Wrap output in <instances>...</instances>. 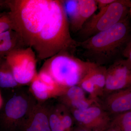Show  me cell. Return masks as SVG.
Returning a JSON list of instances; mask_svg holds the SVG:
<instances>
[{
  "mask_svg": "<svg viewBox=\"0 0 131 131\" xmlns=\"http://www.w3.org/2000/svg\"><path fill=\"white\" fill-rule=\"evenodd\" d=\"M130 16L107 30L77 42L76 54L81 59L99 66L124 58L122 53L131 42Z\"/></svg>",
  "mask_w": 131,
  "mask_h": 131,
  "instance_id": "1",
  "label": "cell"
},
{
  "mask_svg": "<svg viewBox=\"0 0 131 131\" xmlns=\"http://www.w3.org/2000/svg\"><path fill=\"white\" fill-rule=\"evenodd\" d=\"M77 42L71 35L62 1L51 0L47 20L32 48L37 58L47 59L63 51L75 54Z\"/></svg>",
  "mask_w": 131,
  "mask_h": 131,
  "instance_id": "2",
  "label": "cell"
},
{
  "mask_svg": "<svg viewBox=\"0 0 131 131\" xmlns=\"http://www.w3.org/2000/svg\"><path fill=\"white\" fill-rule=\"evenodd\" d=\"M51 0H7L15 30L32 48L46 22Z\"/></svg>",
  "mask_w": 131,
  "mask_h": 131,
  "instance_id": "3",
  "label": "cell"
},
{
  "mask_svg": "<svg viewBox=\"0 0 131 131\" xmlns=\"http://www.w3.org/2000/svg\"><path fill=\"white\" fill-rule=\"evenodd\" d=\"M95 64L81 59L69 52H61L46 59L41 70L49 74L65 89L78 85Z\"/></svg>",
  "mask_w": 131,
  "mask_h": 131,
  "instance_id": "4",
  "label": "cell"
},
{
  "mask_svg": "<svg viewBox=\"0 0 131 131\" xmlns=\"http://www.w3.org/2000/svg\"><path fill=\"white\" fill-rule=\"evenodd\" d=\"M131 2L128 0H115L113 2L100 9L77 33L81 42L98 33L109 29L131 15Z\"/></svg>",
  "mask_w": 131,
  "mask_h": 131,
  "instance_id": "5",
  "label": "cell"
},
{
  "mask_svg": "<svg viewBox=\"0 0 131 131\" xmlns=\"http://www.w3.org/2000/svg\"><path fill=\"white\" fill-rule=\"evenodd\" d=\"M37 103L26 94H16L12 96L5 106L2 119L4 128L8 131H22Z\"/></svg>",
  "mask_w": 131,
  "mask_h": 131,
  "instance_id": "6",
  "label": "cell"
},
{
  "mask_svg": "<svg viewBox=\"0 0 131 131\" xmlns=\"http://www.w3.org/2000/svg\"><path fill=\"white\" fill-rule=\"evenodd\" d=\"M5 59L20 86L30 84L37 74V58L31 47L16 49Z\"/></svg>",
  "mask_w": 131,
  "mask_h": 131,
  "instance_id": "7",
  "label": "cell"
},
{
  "mask_svg": "<svg viewBox=\"0 0 131 131\" xmlns=\"http://www.w3.org/2000/svg\"><path fill=\"white\" fill-rule=\"evenodd\" d=\"M70 111L77 126L89 131H104L111 124L112 117L98 102L84 110Z\"/></svg>",
  "mask_w": 131,
  "mask_h": 131,
  "instance_id": "8",
  "label": "cell"
},
{
  "mask_svg": "<svg viewBox=\"0 0 131 131\" xmlns=\"http://www.w3.org/2000/svg\"><path fill=\"white\" fill-rule=\"evenodd\" d=\"M70 32L76 34L98 9L96 0L62 1Z\"/></svg>",
  "mask_w": 131,
  "mask_h": 131,
  "instance_id": "9",
  "label": "cell"
},
{
  "mask_svg": "<svg viewBox=\"0 0 131 131\" xmlns=\"http://www.w3.org/2000/svg\"><path fill=\"white\" fill-rule=\"evenodd\" d=\"M131 84V62L121 59L107 68L103 95L130 88Z\"/></svg>",
  "mask_w": 131,
  "mask_h": 131,
  "instance_id": "10",
  "label": "cell"
},
{
  "mask_svg": "<svg viewBox=\"0 0 131 131\" xmlns=\"http://www.w3.org/2000/svg\"><path fill=\"white\" fill-rule=\"evenodd\" d=\"M102 98L98 103L112 117L131 110V87L106 94Z\"/></svg>",
  "mask_w": 131,
  "mask_h": 131,
  "instance_id": "11",
  "label": "cell"
},
{
  "mask_svg": "<svg viewBox=\"0 0 131 131\" xmlns=\"http://www.w3.org/2000/svg\"><path fill=\"white\" fill-rule=\"evenodd\" d=\"M105 66L95 65L89 71L78 86L90 95V99L97 101L98 96H103L105 84Z\"/></svg>",
  "mask_w": 131,
  "mask_h": 131,
  "instance_id": "12",
  "label": "cell"
},
{
  "mask_svg": "<svg viewBox=\"0 0 131 131\" xmlns=\"http://www.w3.org/2000/svg\"><path fill=\"white\" fill-rule=\"evenodd\" d=\"M49 107L37 102L22 131H51L49 124Z\"/></svg>",
  "mask_w": 131,
  "mask_h": 131,
  "instance_id": "13",
  "label": "cell"
},
{
  "mask_svg": "<svg viewBox=\"0 0 131 131\" xmlns=\"http://www.w3.org/2000/svg\"><path fill=\"white\" fill-rule=\"evenodd\" d=\"M30 84V93L38 103H44L50 98L60 97L67 90L57 84H47L40 80L37 74Z\"/></svg>",
  "mask_w": 131,
  "mask_h": 131,
  "instance_id": "14",
  "label": "cell"
},
{
  "mask_svg": "<svg viewBox=\"0 0 131 131\" xmlns=\"http://www.w3.org/2000/svg\"><path fill=\"white\" fill-rule=\"evenodd\" d=\"M28 47L16 31L10 30L0 34V59L16 49Z\"/></svg>",
  "mask_w": 131,
  "mask_h": 131,
  "instance_id": "15",
  "label": "cell"
},
{
  "mask_svg": "<svg viewBox=\"0 0 131 131\" xmlns=\"http://www.w3.org/2000/svg\"><path fill=\"white\" fill-rule=\"evenodd\" d=\"M19 86L6 59H0V87L2 88H13Z\"/></svg>",
  "mask_w": 131,
  "mask_h": 131,
  "instance_id": "16",
  "label": "cell"
},
{
  "mask_svg": "<svg viewBox=\"0 0 131 131\" xmlns=\"http://www.w3.org/2000/svg\"><path fill=\"white\" fill-rule=\"evenodd\" d=\"M110 124L119 129L121 131H131V111L112 117Z\"/></svg>",
  "mask_w": 131,
  "mask_h": 131,
  "instance_id": "17",
  "label": "cell"
},
{
  "mask_svg": "<svg viewBox=\"0 0 131 131\" xmlns=\"http://www.w3.org/2000/svg\"><path fill=\"white\" fill-rule=\"evenodd\" d=\"M59 97L61 100V103L63 104L71 101L86 98L85 92L78 85L69 88L64 93Z\"/></svg>",
  "mask_w": 131,
  "mask_h": 131,
  "instance_id": "18",
  "label": "cell"
},
{
  "mask_svg": "<svg viewBox=\"0 0 131 131\" xmlns=\"http://www.w3.org/2000/svg\"><path fill=\"white\" fill-rule=\"evenodd\" d=\"M49 120L51 131H66L61 122L55 106L50 108Z\"/></svg>",
  "mask_w": 131,
  "mask_h": 131,
  "instance_id": "19",
  "label": "cell"
},
{
  "mask_svg": "<svg viewBox=\"0 0 131 131\" xmlns=\"http://www.w3.org/2000/svg\"><path fill=\"white\" fill-rule=\"evenodd\" d=\"M10 30H15L9 12L1 14L0 34Z\"/></svg>",
  "mask_w": 131,
  "mask_h": 131,
  "instance_id": "20",
  "label": "cell"
},
{
  "mask_svg": "<svg viewBox=\"0 0 131 131\" xmlns=\"http://www.w3.org/2000/svg\"><path fill=\"white\" fill-rule=\"evenodd\" d=\"M122 57L124 59L131 62V42H130L124 49L122 53Z\"/></svg>",
  "mask_w": 131,
  "mask_h": 131,
  "instance_id": "21",
  "label": "cell"
},
{
  "mask_svg": "<svg viewBox=\"0 0 131 131\" xmlns=\"http://www.w3.org/2000/svg\"><path fill=\"white\" fill-rule=\"evenodd\" d=\"M115 0H96L98 7L100 9L107 5L112 3Z\"/></svg>",
  "mask_w": 131,
  "mask_h": 131,
  "instance_id": "22",
  "label": "cell"
},
{
  "mask_svg": "<svg viewBox=\"0 0 131 131\" xmlns=\"http://www.w3.org/2000/svg\"><path fill=\"white\" fill-rule=\"evenodd\" d=\"M5 7H7L6 1L4 0H0V9H2Z\"/></svg>",
  "mask_w": 131,
  "mask_h": 131,
  "instance_id": "23",
  "label": "cell"
},
{
  "mask_svg": "<svg viewBox=\"0 0 131 131\" xmlns=\"http://www.w3.org/2000/svg\"><path fill=\"white\" fill-rule=\"evenodd\" d=\"M74 131H89L86 130V129L81 128L80 127L78 126L76 127H74Z\"/></svg>",
  "mask_w": 131,
  "mask_h": 131,
  "instance_id": "24",
  "label": "cell"
},
{
  "mask_svg": "<svg viewBox=\"0 0 131 131\" xmlns=\"http://www.w3.org/2000/svg\"><path fill=\"white\" fill-rule=\"evenodd\" d=\"M3 105V99L2 95L0 91V110L1 109Z\"/></svg>",
  "mask_w": 131,
  "mask_h": 131,
  "instance_id": "25",
  "label": "cell"
}]
</instances>
